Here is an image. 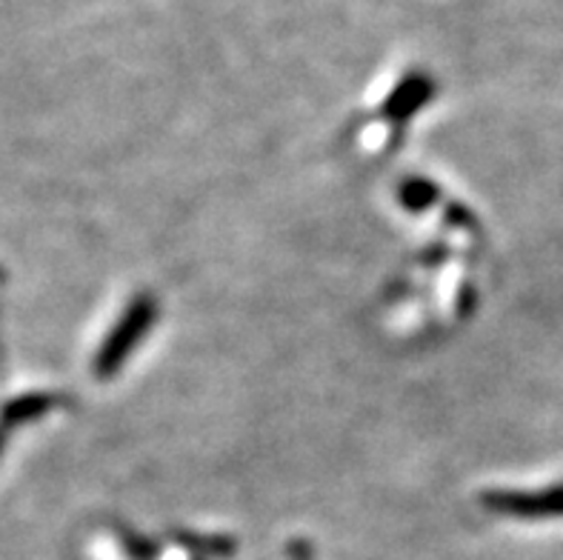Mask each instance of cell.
<instances>
[{
  "label": "cell",
  "instance_id": "6da1fadb",
  "mask_svg": "<svg viewBox=\"0 0 563 560\" xmlns=\"http://www.w3.org/2000/svg\"><path fill=\"white\" fill-rule=\"evenodd\" d=\"M155 318V298H152L150 292H141V295L126 306V312H123L121 320L114 323L112 332H109L107 341H103V347H100L98 355H95V375H98L100 381H107V377L121 372L126 358L141 347V341L152 329Z\"/></svg>",
  "mask_w": 563,
  "mask_h": 560
},
{
  "label": "cell",
  "instance_id": "7a4b0ae2",
  "mask_svg": "<svg viewBox=\"0 0 563 560\" xmlns=\"http://www.w3.org/2000/svg\"><path fill=\"white\" fill-rule=\"evenodd\" d=\"M484 506L512 518H558L563 515V486L547 492H486Z\"/></svg>",
  "mask_w": 563,
  "mask_h": 560
},
{
  "label": "cell",
  "instance_id": "3957f363",
  "mask_svg": "<svg viewBox=\"0 0 563 560\" xmlns=\"http://www.w3.org/2000/svg\"><path fill=\"white\" fill-rule=\"evenodd\" d=\"M435 95V84L423 75V72H412L407 78L395 86V92L386 98L384 114L393 121H409L418 109Z\"/></svg>",
  "mask_w": 563,
  "mask_h": 560
},
{
  "label": "cell",
  "instance_id": "277c9868",
  "mask_svg": "<svg viewBox=\"0 0 563 560\" xmlns=\"http://www.w3.org/2000/svg\"><path fill=\"white\" fill-rule=\"evenodd\" d=\"M55 406V397L52 395H23L18 400L3 409V426H14V424H26L32 418H41L43 411H49Z\"/></svg>",
  "mask_w": 563,
  "mask_h": 560
},
{
  "label": "cell",
  "instance_id": "5b68a950",
  "mask_svg": "<svg viewBox=\"0 0 563 560\" xmlns=\"http://www.w3.org/2000/svg\"><path fill=\"white\" fill-rule=\"evenodd\" d=\"M438 198V186L432 180L412 178L400 186V204L412 209V212H421L427 206H432V200Z\"/></svg>",
  "mask_w": 563,
  "mask_h": 560
},
{
  "label": "cell",
  "instance_id": "8992f818",
  "mask_svg": "<svg viewBox=\"0 0 563 560\" xmlns=\"http://www.w3.org/2000/svg\"><path fill=\"white\" fill-rule=\"evenodd\" d=\"M123 549H126V554L132 560H155L157 554L155 543L143 540L141 535H123Z\"/></svg>",
  "mask_w": 563,
  "mask_h": 560
},
{
  "label": "cell",
  "instance_id": "52a82bcc",
  "mask_svg": "<svg viewBox=\"0 0 563 560\" xmlns=\"http://www.w3.org/2000/svg\"><path fill=\"white\" fill-rule=\"evenodd\" d=\"M3 435H7V429H0V447H3Z\"/></svg>",
  "mask_w": 563,
  "mask_h": 560
}]
</instances>
